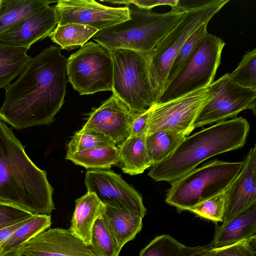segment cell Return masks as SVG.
I'll use <instances>...</instances> for the list:
<instances>
[{
    "label": "cell",
    "mask_w": 256,
    "mask_h": 256,
    "mask_svg": "<svg viewBox=\"0 0 256 256\" xmlns=\"http://www.w3.org/2000/svg\"><path fill=\"white\" fill-rule=\"evenodd\" d=\"M61 50L56 46L45 48L5 88L1 120L18 130L53 121L64 104L68 82L67 58Z\"/></svg>",
    "instance_id": "1"
},
{
    "label": "cell",
    "mask_w": 256,
    "mask_h": 256,
    "mask_svg": "<svg viewBox=\"0 0 256 256\" xmlns=\"http://www.w3.org/2000/svg\"><path fill=\"white\" fill-rule=\"evenodd\" d=\"M53 192L46 172L34 164L12 130L0 120V202L34 214L50 215L55 210Z\"/></svg>",
    "instance_id": "2"
},
{
    "label": "cell",
    "mask_w": 256,
    "mask_h": 256,
    "mask_svg": "<svg viewBox=\"0 0 256 256\" xmlns=\"http://www.w3.org/2000/svg\"><path fill=\"white\" fill-rule=\"evenodd\" d=\"M249 130L248 122L242 117L216 122L186 136L169 156L151 166L148 176L171 183L205 160L244 146Z\"/></svg>",
    "instance_id": "3"
},
{
    "label": "cell",
    "mask_w": 256,
    "mask_h": 256,
    "mask_svg": "<svg viewBox=\"0 0 256 256\" xmlns=\"http://www.w3.org/2000/svg\"><path fill=\"white\" fill-rule=\"evenodd\" d=\"M126 6L130 19L111 28L98 31L92 38L108 51L130 50L150 53L182 20L186 11L176 7L160 14L140 8L132 4Z\"/></svg>",
    "instance_id": "4"
},
{
    "label": "cell",
    "mask_w": 256,
    "mask_h": 256,
    "mask_svg": "<svg viewBox=\"0 0 256 256\" xmlns=\"http://www.w3.org/2000/svg\"><path fill=\"white\" fill-rule=\"evenodd\" d=\"M229 0L195 1L180 23L148 54L150 80L157 104L166 88L170 68L187 39Z\"/></svg>",
    "instance_id": "5"
},
{
    "label": "cell",
    "mask_w": 256,
    "mask_h": 256,
    "mask_svg": "<svg viewBox=\"0 0 256 256\" xmlns=\"http://www.w3.org/2000/svg\"><path fill=\"white\" fill-rule=\"evenodd\" d=\"M244 162L214 159L195 168L171 182L166 202L180 212L224 192L238 174Z\"/></svg>",
    "instance_id": "6"
},
{
    "label": "cell",
    "mask_w": 256,
    "mask_h": 256,
    "mask_svg": "<svg viewBox=\"0 0 256 256\" xmlns=\"http://www.w3.org/2000/svg\"><path fill=\"white\" fill-rule=\"evenodd\" d=\"M110 52L113 65V94L134 113L156 104L150 80L148 54L127 49Z\"/></svg>",
    "instance_id": "7"
},
{
    "label": "cell",
    "mask_w": 256,
    "mask_h": 256,
    "mask_svg": "<svg viewBox=\"0 0 256 256\" xmlns=\"http://www.w3.org/2000/svg\"><path fill=\"white\" fill-rule=\"evenodd\" d=\"M224 42L208 33L186 65L168 85L158 103L165 102L207 88L220 64Z\"/></svg>",
    "instance_id": "8"
},
{
    "label": "cell",
    "mask_w": 256,
    "mask_h": 256,
    "mask_svg": "<svg viewBox=\"0 0 256 256\" xmlns=\"http://www.w3.org/2000/svg\"><path fill=\"white\" fill-rule=\"evenodd\" d=\"M68 82L80 95L112 91L113 65L110 51L90 42L67 58Z\"/></svg>",
    "instance_id": "9"
},
{
    "label": "cell",
    "mask_w": 256,
    "mask_h": 256,
    "mask_svg": "<svg viewBox=\"0 0 256 256\" xmlns=\"http://www.w3.org/2000/svg\"><path fill=\"white\" fill-rule=\"evenodd\" d=\"M212 98L199 112L194 128L226 120L250 110L256 114V90L234 82L226 73L208 86Z\"/></svg>",
    "instance_id": "10"
},
{
    "label": "cell",
    "mask_w": 256,
    "mask_h": 256,
    "mask_svg": "<svg viewBox=\"0 0 256 256\" xmlns=\"http://www.w3.org/2000/svg\"><path fill=\"white\" fill-rule=\"evenodd\" d=\"M212 95L208 86L152 106L146 134L169 130L188 136L194 129V122Z\"/></svg>",
    "instance_id": "11"
},
{
    "label": "cell",
    "mask_w": 256,
    "mask_h": 256,
    "mask_svg": "<svg viewBox=\"0 0 256 256\" xmlns=\"http://www.w3.org/2000/svg\"><path fill=\"white\" fill-rule=\"evenodd\" d=\"M84 182L88 192L94 193L104 205L142 218L146 215V210L141 194L113 171L88 170Z\"/></svg>",
    "instance_id": "12"
},
{
    "label": "cell",
    "mask_w": 256,
    "mask_h": 256,
    "mask_svg": "<svg viewBox=\"0 0 256 256\" xmlns=\"http://www.w3.org/2000/svg\"><path fill=\"white\" fill-rule=\"evenodd\" d=\"M56 2L54 8L58 16V24H78L100 31L130 18L126 6L110 7L93 0H64Z\"/></svg>",
    "instance_id": "13"
},
{
    "label": "cell",
    "mask_w": 256,
    "mask_h": 256,
    "mask_svg": "<svg viewBox=\"0 0 256 256\" xmlns=\"http://www.w3.org/2000/svg\"><path fill=\"white\" fill-rule=\"evenodd\" d=\"M138 113L131 111L114 94L94 108L80 132H95L120 145L129 136L131 124Z\"/></svg>",
    "instance_id": "14"
},
{
    "label": "cell",
    "mask_w": 256,
    "mask_h": 256,
    "mask_svg": "<svg viewBox=\"0 0 256 256\" xmlns=\"http://www.w3.org/2000/svg\"><path fill=\"white\" fill-rule=\"evenodd\" d=\"M223 222L244 213L256 204V146L248 150L240 171L224 192Z\"/></svg>",
    "instance_id": "15"
},
{
    "label": "cell",
    "mask_w": 256,
    "mask_h": 256,
    "mask_svg": "<svg viewBox=\"0 0 256 256\" xmlns=\"http://www.w3.org/2000/svg\"><path fill=\"white\" fill-rule=\"evenodd\" d=\"M24 256H96L70 229L50 228L22 246Z\"/></svg>",
    "instance_id": "16"
},
{
    "label": "cell",
    "mask_w": 256,
    "mask_h": 256,
    "mask_svg": "<svg viewBox=\"0 0 256 256\" xmlns=\"http://www.w3.org/2000/svg\"><path fill=\"white\" fill-rule=\"evenodd\" d=\"M58 24L54 6L48 5L0 36V41L28 50L34 44L49 36Z\"/></svg>",
    "instance_id": "17"
},
{
    "label": "cell",
    "mask_w": 256,
    "mask_h": 256,
    "mask_svg": "<svg viewBox=\"0 0 256 256\" xmlns=\"http://www.w3.org/2000/svg\"><path fill=\"white\" fill-rule=\"evenodd\" d=\"M69 228L77 238L90 246L92 228L96 220L104 214L106 206L92 192H87L76 200Z\"/></svg>",
    "instance_id": "18"
},
{
    "label": "cell",
    "mask_w": 256,
    "mask_h": 256,
    "mask_svg": "<svg viewBox=\"0 0 256 256\" xmlns=\"http://www.w3.org/2000/svg\"><path fill=\"white\" fill-rule=\"evenodd\" d=\"M256 236V204L232 220L216 224V230L210 248L230 246Z\"/></svg>",
    "instance_id": "19"
},
{
    "label": "cell",
    "mask_w": 256,
    "mask_h": 256,
    "mask_svg": "<svg viewBox=\"0 0 256 256\" xmlns=\"http://www.w3.org/2000/svg\"><path fill=\"white\" fill-rule=\"evenodd\" d=\"M146 136H129L117 146L119 151L117 165L124 173L136 175L152 166L148 154Z\"/></svg>",
    "instance_id": "20"
},
{
    "label": "cell",
    "mask_w": 256,
    "mask_h": 256,
    "mask_svg": "<svg viewBox=\"0 0 256 256\" xmlns=\"http://www.w3.org/2000/svg\"><path fill=\"white\" fill-rule=\"evenodd\" d=\"M55 2L46 0H0V36L43 7Z\"/></svg>",
    "instance_id": "21"
},
{
    "label": "cell",
    "mask_w": 256,
    "mask_h": 256,
    "mask_svg": "<svg viewBox=\"0 0 256 256\" xmlns=\"http://www.w3.org/2000/svg\"><path fill=\"white\" fill-rule=\"evenodd\" d=\"M102 217L122 248L142 228V218L117 208L106 206Z\"/></svg>",
    "instance_id": "22"
},
{
    "label": "cell",
    "mask_w": 256,
    "mask_h": 256,
    "mask_svg": "<svg viewBox=\"0 0 256 256\" xmlns=\"http://www.w3.org/2000/svg\"><path fill=\"white\" fill-rule=\"evenodd\" d=\"M28 50L0 41V88L8 87L24 71L32 58Z\"/></svg>",
    "instance_id": "23"
},
{
    "label": "cell",
    "mask_w": 256,
    "mask_h": 256,
    "mask_svg": "<svg viewBox=\"0 0 256 256\" xmlns=\"http://www.w3.org/2000/svg\"><path fill=\"white\" fill-rule=\"evenodd\" d=\"M66 159L86 168L106 169L118 164L119 151L116 146L96 148L66 156Z\"/></svg>",
    "instance_id": "24"
},
{
    "label": "cell",
    "mask_w": 256,
    "mask_h": 256,
    "mask_svg": "<svg viewBox=\"0 0 256 256\" xmlns=\"http://www.w3.org/2000/svg\"><path fill=\"white\" fill-rule=\"evenodd\" d=\"M51 224L50 215H34L0 244V254L22 246L32 238L48 230Z\"/></svg>",
    "instance_id": "25"
},
{
    "label": "cell",
    "mask_w": 256,
    "mask_h": 256,
    "mask_svg": "<svg viewBox=\"0 0 256 256\" xmlns=\"http://www.w3.org/2000/svg\"><path fill=\"white\" fill-rule=\"evenodd\" d=\"M98 31L96 28L78 24H58L48 36L62 50L82 46Z\"/></svg>",
    "instance_id": "26"
},
{
    "label": "cell",
    "mask_w": 256,
    "mask_h": 256,
    "mask_svg": "<svg viewBox=\"0 0 256 256\" xmlns=\"http://www.w3.org/2000/svg\"><path fill=\"white\" fill-rule=\"evenodd\" d=\"M186 136L183 134L169 130L146 134V147L152 166L169 156Z\"/></svg>",
    "instance_id": "27"
},
{
    "label": "cell",
    "mask_w": 256,
    "mask_h": 256,
    "mask_svg": "<svg viewBox=\"0 0 256 256\" xmlns=\"http://www.w3.org/2000/svg\"><path fill=\"white\" fill-rule=\"evenodd\" d=\"M90 247L96 256L120 255L122 248L118 244L102 216L94 224Z\"/></svg>",
    "instance_id": "28"
},
{
    "label": "cell",
    "mask_w": 256,
    "mask_h": 256,
    "mask_svg": "<svg viewBox=\"0 0 256 256\" xmlns=\"http://www.w3.org/2000/svg\"><path fill=\"white\" fill-rule=\"evenodd\" d=\"M208 23L204 24L198 28L182 47L170 68L166 86L190 60L208 33Z\"/></svg>",
    "instance_id": "29"
},
{
    "label": "cell",
    "mask_w": 256,
    "mask_h": 256,
    "mask_svg": "<svg viewBox=\"0 0 256 256\" xmlns=\"http://www.w3.org/2000/svg\"><path fill=\"white\" fill-rule=\"evenodd\" d=\"M230 78L242 87L256 90V48L243 56L238 67L231 73Z\"/></svg>",
    "instance_id": "30"
},
{
    "label": "cell",
    "mask_w": 256,
    "mask_h": 256,
    "mask_svg": "<svg viewBox=\"0 0 256 256\" xmlns=\"http://www.w3.org/2000/svg\"><path fill=\"white\" fill-rule=\"evenodd\" d=\"M185 246L168 234L156 236L138 256H182Z\"/></svg>",
    "instance_id": "31"
},
{
    "label": "cell",
    "mask_w": 256,
    "mask_h": 256,
    "mask_svg": "<svg viewBox=\"0 0 256 256\" xmlns=\"http://www.w3.org/2000/svg\"><path fill=\"white\" fill-rule=\"evenodd\" d=\"M116 146L104 136L95 132H76L68 144L66 156L96 148Z\"/></svg>",
    "instance_id": "32"
},
{
    "label": "cell",
    "mask_w": 256,
    "mask_h": 256,
    "mask_svg": "<svg viewBox=\"0 0 256 256\" xmlns=\"http://www.w3.org/2000/svg\"><path fill=\"white\" fill-rule=\"evenodd\" d=\"M200 256H256V236L222 248L204 246Z\"/></svg>",
    "instance_id": "33"
},
{
    "label": "cell",
    "mask_w": 256,
    "mask_h": 256,
    "mask_svg": "<svg viewBox=\"0 0 256 256\" xmlns=\"http://www.w3.org/2000/svg\"><path fill=\"white\" fill-rule=\"evenodd\" d=\"M225 206V196L222 192L198 204L190 211L214 222H223Z\"/></svg>",
    "instance_id": "34"
},
{
    "label": "cell",
    "mask_w": 256,
    "mask_h": 256,
    "mask_svg": "<svg viewBox=\"0 0 256 256\" xmlns=\"http://www.w3.org/2000/svg\"><path fill=\"white\" fill-rule=\"evenodd\" d=\"M34 215L13 205L0 202V230L29 218Z\"/></svg>",
    "instance_id": "35"
},
{
    "label": "cell",
    "mask_w": 256,
    "mask_h": 256,
    "mask_svg": "<svg viewBox=\"0 0 256 256\" xmlns=\"http://www.w3.org/2000/svg\"><path fill=\"white\" fill-rule=\"evenodd\" d=\"M112 4H132L136 6L146 10H150L158 6H170L172 8L177 6L178 0H102Z\"/></svg>",
    "instance_id": "36"
},
{
    "label": "cell",
    "mask_w": 256,
    "mask_h": 256,
    "mask_svg": "<svg viewBox=\"0 0 256 256\" xmlns=\"http://www.w3.org/2000/svg\"><path fill=\"white\" fill-rule=\"evenodd\" d=\"M152 108V106L136 114L130 126L129 136L146 134L148 120Z\"/></svg>",
    "instance_id": "37"
},
{
    "label": "cell",
    "mask_w": 256,
    "mask_h": 256,
    "mask_svg": "<svg viewBox=\"0 0 256 256\" xmlns=\"http://www.w3.org/2000/svg\"><path fill=\"white\" fill-rule=\"evenodd\" d=\"M30 218L12 226L0 230V244L5 241L18 228L26 223Z\"/></svg>",
    "instance_id": "38"
},
{
    "label": "cell",
    "mask_w": 256,
    "mask_h": 256,
    "mask_svg": "<svg viewBox=\"0 0 256 256\" xmlns=\"http://www.w3.org/2000/svg\"><path fill=\"white\" fill-rule=\"evenodd\" d=\"M204 246L195 247L185 246L182 256H200L201 250Z\"/></svg>",
    "instance_id": "39"
},
{
    "label": "cell",
    "mask_w": 256,
    "mask_h": 256,
    "mask_svg": "<svg viewBox=\"0 0 256 256\" xmlns=\"http://www.w3.org/2000/svg\"><path fill=\"white\" fill-rule=\"evenodd\" d=\"M22 246L14 249L4 254H0V256H23Z\"/></svg>",
    "instance_id": "40"
},
{
    "label": "cell",
    "mask_w": 256,
    "mask_h": 256,
    "mask_svg": "<svg viewBox=\"0 0 256 256\" xmlns=\"http://www.w3.org/2000/svg\"></svg>",
    "instance_id": "41"
}]
</instances>
